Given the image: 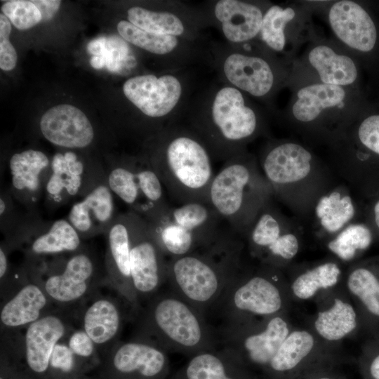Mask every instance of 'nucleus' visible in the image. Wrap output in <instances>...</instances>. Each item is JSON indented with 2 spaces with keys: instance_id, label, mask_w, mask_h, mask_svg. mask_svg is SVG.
<instances>
[{
  "instance_id": "nucleus-1",
  "label": "nucleus",
  "mask_w": 379,
  "mask_h": 379,
  "mask_svg": "<svg viewBox=\"0 0 379 379\" xmlns=\"http://www.w3.org/2000/svg\"><path fill=\"white\" fill-rule=\"evenodd\" d=\"M187 126L206 145L213 159L225 161L246 150L262 134V114L250 98L217 79L190 100Z\"/></svg>"
},
{
  "instance_id": "nucleus-2",
  "label": "nucleus",
  "mask_w": 379,
  "mask_h": 379,
  "mask_svg": "<svg viewBox=\"0 0 379 379\" xmlns=\"http://www.w3.org/2000/svg\"><path fill=\"white\" fill-rule=\"evenodd\" d=\"M244 239L230 227L207 246L168 259L169 290L206 316L245 265Z\"/></svg>"
},
{
  "instance_id": "nucleus-3",
  "label": "nucleus",
  "mask_w": 379,
  "mask_h": 379,
  "mask_svg": "<svg viewBox=\"0 0 379 379\" xmlns=\"http://www.w3.org/2000/svg\"><path fill=\"white\" fill-rule=\"evenodd\" d=\"M258 161L273 199L301 220L310 218L317 199L337 183L331 166L294 140H270Z\"/></svg>"
},
{
  "instance_id": "nucleus-4",
  "label": "nucleus",
  "mask_w": 379,
  "mask_h": 379,
  "mask_svg": "<svg viewBox=\"0 0 379 379\" xmlns=\"http://www.w3.org/2000/svg\"><path fill=\"white\" fill-rule=\"evenodd\" d=\"M146 158L171 198L179 205L208 204L214 178L212 157L199 137L178 122L153 135Z\"/></svg>"
},
{
  "instance_id": "nucleus-5",
  "label": "nucleus",
  "mask_w": 379,
  "mask_h": 379,
  "mask_svg": "<svg viewBox=\"0 0 379 379\" xmlns=\"http://www.w3.org/2000/svg\"><path fill=\"white\" fill-rule=\"evenodd\" d=\"M135 319L133 337L152 342L167 353L191 357L220 345L217 331L206 316L171 290L148 300Z\"/></svg>"
},
{
  "instance_id": "nucleus-6",
  "label": "nucleus",
  "mask_w": 379,
  "mask_h": 379,
  "mask_svg": "<svg viewBox=\"0 0 379 379\" xmlns=\"http://www.w3.org/2000/svg\"><path fill=\"white\" fill-rule=\"evenodd\" d=\"M273 199L258 159L247 150L226 160L210 185L208 204L244 239Z\"/></svg>"
},
{
  "instance_id": "nucleus-7",
  "label": "nucleus",
  "mask_w": 379,
  "mask_h": 379,
  "mask_svg": "<svg viewBox=\"0 0 379 379\" xmlns=\"http://www.w3.org/2000/svg\"><path fill=\"white\" fill-rule=\"evenodd\" d=\"M293 302L284 272L258 262L244 266L213 310L223 321H244L289 312Z\"/></svg>"
},
{
  "instance_id": "nucleus-8",
  "label": "nucleus",
  "mask_w": 379,
  "mask_h": 379,
  "mask_svg": "<svg viewBox=\"0 0 379 379\" xmlns=\"http://www.w3.org/2000/svg\"><path fill=\"white\" fill-rule=\"evenodd\" d=\"M208 50L209 65L215 71L217 79L249 98L267 100L280 87L283 79L280 65L258 42L241 46L212 42Z\"/></svg>"
},
{
  "instance_id": "nucleus-9",
  "label": "nucleus",
  "mask_w": 379,
  "mask_h": 379,
  "mask_svg": "<svg viewBox=\"0 0 379 379\" xmlns=\"http://www.w3.org/2000/svg\"><path fill=\"white\" fill-rule=\"evenodd\" d=\"M72 317L54 309L17 331L1 332V358L28 379H48L49 361L55 345L73 328Z\"/></svg>"
},
{
  "instance_id": "nucleus-10",
  "label": "nucleus",
  "mask_w": 379,
  "mask_h": 379,
  "mask_svg": "<svg viewBox=\"0 0 379 379\" xmlns=\"http://www.w3.org/2000/svg\"><path fill=\"white\" fill-rule=\"evenodd\" d=\"M222 221L208 204L192 202L171 206L159 217L147 222L168 259L211 244L224 230L221 226Z\"/></svg>"
},
{
  "instance_id": "nucleus-11",
  "label": "nucleus",
  "mask_w": 379,
  "mask_h": 379,
  "mask_svg": "<svg viewBox=\"0 0 379 379\" xmlns=\"http://www.w3.org/2000/svg\"><path fill=\"white\" fill-rule=\"evenodd\" d=\"M192 87L191 79L182 70L131 77L124 81L122 92L141 114L154 122L158 133L178 122L186 112Z\"/></svg>"
},
{
  "instance_id": "nucleus-12",
  "label": "nucleus",
  "mask_w": 379,
  "mask_h": 379,
  "mask_svg": "<svg viewBox=\"0 0 379 379\" xmlns=\"http://www.w3.org/2000/svg\"><path fill=\"white\" fill-rule=\"evenodd\" d=\"M295 326L289 312L244 321H223L219 345L248 369L260 373Z\"/></svg>"
},
{
  "instance_id": "nucleus-13",
  "label": "nucleus",
  "mask_w": 379,
  "mask_h": 379,
  "mask_svg": "<svg viewBox=\"0 0 379 379\" xmlns=\"http://www.w3.org/2000/svg\"><path fill=\"white\" fill-rule=\"evenodd\" d=\"M273 199L262 208L244 241L252 258L284 271L293 264L302 247L304 228L285 215Z\"/></svg>"
},
{
  "instance_id": "nucleus-14",
  "label": "nucleus",
  "mask_w": 379,
  "mask_h": 379,
  "mask_svg": "<svg viewBox=\"0 0 379 379\" xmlns=\"http://www.w3.org/2000/svg\"><path fill=\"white\" fill-rule=\"evenodd\" d=\"M106 180L113 194L131 211L147 221L159 217L171 207L163 185L146 157L128 159L115 166L108 173Z\"/></svg>"
},
{
  "instance_id": "nucleus-15",
  "label": "nucleus",
  "mask_w": 379,
  "mask_h": 379,
  "mask_svg": "<svg viewBox=\"0 0 379 379\" xmlns=\"http://www.w3.org/2000/svg\"><path fill=\"white\" fill-rule=\"evenodd\" d=\"M43 287L54 303L66 308L81 303L96 293L100 284L99 267L95 255L82 248L67 259H58L36 270Z\"/></svg>"
},
{
  "instance_id": "nucleus-16",
  "label": "nucleus",
  "mask_w": 379,
  "mask_h": 379,
  "mask_svg": "<svg viewBox=\"0 0 379 379\" xmlns=\"http://www.w3.org/2000/svg\"><path fill=\"white\" fill-rule=\"evenodd\" d=\"M341 346L325 342L308 326H294L261 373L265 379H293L321 364L342 361Z\"/></svg>"
},
{
  "instance_id": "nucleus-17",
  "label": "nucleus",
  "mask_w": 379,
  "mask_h": 379,
  "mask_svg": "<svg viewBox=\"0 0 379 379\" xmlns=\"http://www.w3.org/2000/svg\"><path fill=\"white\" fill-rule=\"evenodd\" d=\"M128 215L131 280L140 303L158 293L166 283L168 258L147 221L133 211H128Z\"/></svg>"
},
{
  "instance_id": "nucleus-18",
  "label": "nucleus",
  "mask_w": 379,
  "mask_h": 379,
  "mask_svg": "<svg viewBox=\"0 0 379 379\" xmlns=\"http://www.w3.org/2000/svg\"><path fill=\"white\" fill-rule=\"evenodd\" d=\"M168 353L148 340H119L102 359L103 379H168Z\"/></svg>"
},
{
  "instance_id": "nucleus-19",
  "label": "nucleus",
  "mask_w": 379,
  "mask_h": 379,
  "mask_svg": "<svg viewBox=\"0 0 379 379\" xmlns=\"http://www.w3.org/2000/svg\"><path fill=\"white\" fill-rule=\"evenodd\" d=\"M117 29L128 44L159 58L166 72L185 70L201 63L209 65L208 46L204 42L147 32L126 20H120Z\"/></svg>"
},
{
  "instance_id": "nucleus-20",
  "label": "nucleus",
  "mask_w": 379,
  "mask_h": 379,
  "mask_svg": "<svg viewBox=\"0 0 379 379\" xmlns=\"http://www.w3.org/2000/svg\"><path fill=\"white\" fill-rule=\"evenodd\" d=\"M126 20L147 32L198 42H203V30L207 28L199 6L178 0L166 1L152 8L131 6L126 11Z\"/></svg>"
},
{
  "instance_id": "nucleus-21",
  "label": "nucleus",
  "mask_w": 379,
  "mask_h": 379,
  "mask_svg": "<svg viewBox=\"0 0 379 379\" xmlns=\"http://www.w3.org/2000/svg\"><path fill=\"white\" fill-rule=\"evenodd\" d=\"M270 5L252 1L213 0L199 7L207 28L213 27L220 32L227 44L241 46L257 39Z\"/></svg>"
},
{
  "instance_id": "nucleus-22",
  "label": "nucleus",
  "mask_w": 379,
  "mask_h": 379,
  "mask_svg": "<svg viewBox=\"0 0 379 379\" xmlns=\"http://www.w3.org/2000/svg\"><path fill=\"white\" fill-rule=\"evenodd\" d=\"M312 300L316 312L308 327L321 339L334 345H342L347 338L361 332L357 310L343 281L337 286L318 294Z\"/></svg>"
},
{
  "instance_id": "nucleus-23",
  "label": "nucleus",
  "mask_w": 379,
  "mask_h": 379,
  "mask_svg": "<svg viewBox=\"0 0 379 379\" xmlns=\"http://www.w3.org/2000/svg\"><path fill=\"white\" fill-rule=\"evenodd\" d=\"M24 268L22 280L1 299V332L22 330L54 310L38 275L26 266Z\"/></svg>"
},
{
  "instance_id": "nucleus-24",
  "label": "nucleus",
  "mask_w": 379,
  "mask_h": 379,
  "mask_svg": "<svg viewBox=\"0 0 379 379\" xmlns=\"http://www.w3.org/2000/svg\"><path fill=\"white\" fill-rule=\"evenodd\" d=\"M347 88L321 82L305 86L296 93L291 114L297 126L328 137L327 118L347 105Z\"/></svg>"
},
{
  "instance_id": "nucleus-25",
  "label": "nucleus",
  "mask_w": 379,
  "mask_h": 379,
  "mask_svg": "<svg viewBox=\"0 0 379 379\" xmlns=\"http://www.w3.org/2000/svg\"><path fill=\"white\" fill-rule=\"evenodd\" d=\"M105 234V281L128 305L131 315L135 317L141 306L131 280L128 211L117 215Z\"/></svg>"
},
{
  "instance_id": "nucleus-26",
  "label": "nucleus",
  "mask_w": 379,
  "mask_h": 379,
  "mask_svg": "<svg viewBox=\"0 0 379 379\" xmlns=\"http://www.w3.org/2000/svg\"><path fill=\"white\" fill-rule=\"evenodd\" d=\"M344 284L359 314L361 332L379 339V259L352 262Z\"/></svg>"
},
{
  "instance_id": "nucleus-27",
  "label": "nucleus",
  "mask_w": 379,
  "mask_h": 379,
  "mask_svg": "<svg viewBox=\"0 0 379 379\" xmlns=\"http://www.w3.org/2000/svg\"><path fill=\"white\" fill-rule=\"evenodd\" d=\"M81 328L95 343L101 361L119 340L124 313L119 301L97 292L78 313Z\"/></svg>"
},
{
  "instance_id": "nucleus-28",
  "label": "nucleus",
  "mask_w": 379,
  "mask_h": 379,
  "mask_svg": "<svg viewBox=\"0 0 379 379\" xmlns=\"http://www.w3.org/2000/svg\"><path fill=\"white\" fill-rule=\"evenodd\" d=\"M44 137L53 145L67 148H83L93 140V126L86 115L68 104L54 106L40 120Z\"/></svg>"
},
{
  "instance_id": "nucleus-29",
  "label": "nucleus",
  "mask_w": 379,
  "mask_h": 379,
  "mask_svg": "<svg viewBox=\"0 0 379 379\" xmlns=\"http://www.w3.org/2000/svg\"><path fill=\"white\" fill-rule=\"evenodd\" d=\"M356 206L348 185L337 182L316 201L308 220L319 240L325 244L354 222Z\"/></svg>"
},
{
  "instance_id": "nucleus-30",
  "label": "nucleus",
  "mask_w": 379,
  "mask_h": 379,
  "mask_svg": "<svg viewBox=\"0 0 379 379\" xmlns=\"http://www.w3.org/2000/svg\"><path fill=\"white\" fill-rule=\"evenodd\" d=\"M113 194L105 180L98 182L81 201L73 204L67 220L82 239L106 234L117 216Z\"/></svg>"
},
{
  "instance_id": "nucleus-31",
  "label": "nucleus",
  "mask_w": 379,
  "mask_h": 379,
  "mask_svg": "<svg viewBox=\"0 0 379 379\" xmlns=\"http://www.w3.org/2000/svg\"><path fill=\"white\" fill-rule=\"evenodd\" d=\"M342 262L334 256L313 262L291 264L284 270L294 302L313 300L344 280Z\"/></svg>"
},
{
  "instance_id": "nucleus-32",
  "label": "nucleus",
  "mask_w": 379,
  "mask_h": 379,
  "mask_svg": "<svg viewBox=\"0 0 379 379\" xmlns=\"http://www.w3.org/2000/svg\"><path fill=\"white\" fill-rule=\"evenodd\" d=\"M328 18L335 35L348 47L368 52L375 46V25L359 4L350 0L336 1L329 8Z\"/></svg>"
},
{
  "instance_id": "nucleus-33",
  "label": "nucleus",
  "mask_w": 379,
  "mask_h": 379,
  "mask_svg": "<svg viewBox=\"0 0 379 379\" xmlns=\"http://www.w3.org/2000/svg\"><path fill=\"white\" fill-rule=\"evenodd\" d=\"M169 379H257L253 372L227 350L198 353Z\"/></svg>"
},
{
  "instance_id": "nucleus-34",
  "label": "nucleus",
  "mask_w": 379,
  "mask_h": 379,
  "mask_svg": "<svg viewBox=\"0 0 379 379\" xmlns=\"http://www.w3.org/2000/svg\"><path fill=\"white\" fill-rule=\"evenodd\" d=\"M49 166L48 158L39 150L30 149L14 154L9 161L14 194L25 201L37 199L50 175Z\"/></svg>"
},
{
  "instance_id": "nucleus-35",
  "label": "nucleus",
  "mask_w": 379,
  "mask_h": 379,
  "mask_svg": "<svg viewBox=\"0 0 379 379\" xmlns=\"http://www.w3.org/2000/svg\"><path fill=\"white\" fill-rule=\"evenodd\" d=\"M87 172L74 152L56 153L51 161V173L45 186L48 198L55 203L65 202L81 194L86 187L91 190L87 185Z\"/></svg>"
},
{
  "instance_id": "nucleus-36",
  "label": "nucleus",
  "mask_w": 379,
  "mask_h": 379,
  "mask_svg": "<svg viewBox=\"0 0 379 379\" xmlns=\"http://www.w3.org/2000/svg\"><path fill=\"white\" fill-rule=\"evenodd\" d=\"M82 239L65 219L53 222L44 232L29 234L24 241L27 242V262H35L44 256L75 253L81 249Z\"/></svg>"
},
{
  "instance_id": "nucleus-37",
  "label": "nucleus",
  "mask_w": 379,
  "mask_h": 379,
  "mask_svg": "<svg viewBox=\"0 0 379 379\" xmlns=\"http://www.w3.org/2000/svg\"><path fill=\"white\" fill-rule=\"evenodd\" d=\"M307 60L321 83L347 88L357 80L358 72L353 60L328 45L314 46Z\"/></svg>"
},
{
  "instance_id": "nucleus-38",
  "label": "nucleus",
  "mask_w": 379,
  "mask_h": 379,
  "mask_svg": "<svg viewBox=\"0 0 379 379\" xmlns=\"http://www.w3.org/2000/svg\"><path fill=\"white\" fill-rule=\"evenodd\" d=\"M298 16L291 6L270 5L266 10L256 41L273 53H281L288 44V29Z\"/></svg>"
},
{
  "instance_id": "nucleus-39",
  "label": "nucleus",
  "mask_w": 379,
  "mask_h": 379,
  "mask_svg": "<svg viewBox=\"0 0 379 379\" xmlns=\"http://www.w3.org/2000/svg\"><path fill=\"white\" fill-rule=\"evenodd\" d=\"M371 230L362 223L352 222L326 243V248L340 262L354 261L371 244Z\"/></svg>"
},
{
  "instance_id": "nucleus-40",
  "label": "nucleus",
  "mask_w": 379,
  "mask_h": 379,
  "mask_svg": "<svg viewBox=\"0 0 379 379\" xmlns=\"http://www.w3.org/2000/svg\"><path fill=\"white\" fill-rule=\"evenodd\" d=\"M89 371L90 368L70 350L65 338L55 345L49 361L48 379H75Z\"/></svg>"
},
{
  "instance_id": "nucleus-41",
  "label": "nucleus",
  "mask_w": 379,
  "mask_h": 379,
  "mask_svg": "<svg viewBox=\"0 0 379 379\" xmlns=\"http://www.w3.org/2000/svg\"><path fill=\"white\" fill-rule=\"evenodd\" d=\"M1 11L14 27L20 30L29 29L41 21V13L32 1H8L2 5Z\"/></svg>"
},
{
  "instance_id": "nucleus-42",
  "label": "nucleus",
  "mask_w": 379,
  "mask_h": 379,
  "mask_svg": "<svg viewBox=\"0 0 379 379\" xmlns=\"http://www.w3.org/2000/svg\"><path fill=\"white\" fill-rule=\"evenodd\" d=\"M65 340L73 353L91 370L100 366L101 359L95 343L81 327L72 328Z\"/></svg>"
},
{
  "instance_id": "nucleus-43",
  "label": "nucleus",
  "mask_w": 379,
  "mask_h": 379,
  "mask_svg": "<svg viewBox=\"0 0 379 379\" xmlns=\"http://www.w3.org/2000/svg\"><path fill=\"white\" fill-rule=\"evenodd\" d=\"M358 364L364 379H379V339L367 338L362 343Z\"/></svg>"
},
{
  "instance_id": "nucleus-44",
  "label": "nucleus",
  "mask_w": 379,
  "mask_h": 379,
  "mask_svg": "<svg viewBox=\"0 0 379 379\" xmlns=\"http://www.w3.org/2000/svg\"><path fill=\"white\" fill-rule=\"evenodd\" d=\"M11 25L9 20L4 15H0V68L4 71H10L16 65L18 55L14 46L9 41Z\"/></svg>"
},
{
  "instance_id": "nucleus-45",
  "label": "nucleus",
  "mask_w": 379,
  "mask_h": 379,
  "mask_svg": "<svg viewBox=\"0 0 379 379\" xmlns=\"http://www.w3.org/2000/svg\"><path fill=\"white\" fill-rule=\"evenodd\" d=\"M358 143L379 155V115H371L364 119L356 132Z\"/></svg>"
},
{
  "instance_id": "nucleus-46",
  "label": "nucleus",
  "mask_w": 379,
  "mask_h": 379,
  "mask_svg": "<svg viewBox=\"0 0 379 379\" xmlns=\"http://www.w3.org/2000/svg\"><path fill=\"white\" fill-rule=\"evenodd\" d=\"M342 361H331L317 366L293 379H346L338 370Z\"/></svg>"
},
{
  "instance_id": "nucleus-47",
  "label": "nucleus",
  "mask_w": 379,
  "mask_h": 379,
  "mask_svg": "<svg viewBox=\"0 0 379 379\" xmlns=\"http://www.w3.org/2000/svg\"><path fill=\"white\" fill-rule=\"evenodd\" d=\"M32 1L39 10L42 21L51 20L59 10L61 4V1L58 0H35Z\"/></svg>"
},
{
  "instance_id": "nucleus-48",
  "label": "nucleus",
  "mask_w": 379,
  "mask_h": 379,
  "mask_svg": "<svg viewBox=\"0 0 379 379\" xmlns=\"http://www.w3.org/2000/svg\"><path fill=\"white\" fill-rule=\"evenodd\" d=\"M8 249L4 245L0 247V286L4 288L10 280L12 273L8 262ZM0 288V289H1Z\"/></svg>"
},
{
  "instance_id": "nucleus-49",
  "label": "nucleus",
  "mask_w": 379,
  "mask_h": 379,
  "mask_svg": "<svg viewBox=\"0 0 379 379\" xmlns=\"http://www.w3.org/2000/svg\"><path fill=\"white\" fill-rule=\"evenodd\" d=\"M106 40L104 37L94 39L87 45L88 52L93 56H101L106 48Z\"/></svg>"
},
{
  "instance_id": "nucleus-50",
  "label": "nucleus",
  "mask_w": 379,
  "mask_h": 379,
  "mask_svg": "<svg viewBox=\"0 0 379 379\" xmlns=\"http://www.w3.org/2000/svg\"><path fill=\"white\" fill-rule=\"evenodd\" d=\"M91 65L95 69H101L105 65V60L102 56H93L90 60Z\"/></svg>"
},
{
  "instance_id": "nucleus-51",
  "label": "nucleus",
  "mask_w": 379,
  "mask_h": 379,
  "mask_svg": "<svg viewBox=\"0 0 379 379\" xmlns=\"http://www.w3.org/2000/svg\"><path fill=\"white\" fill-rule=\"evenodd\" d=\"M373 215L375 223L379 230V200H378L374 204Z\"/></svg>"
},
{
  "instance_id": "nucleus-52",
  "label": "nucleus",
  "mask_w": 379,
  "mask_h": 379,
  "mask_svg": "<svg viewBox=\"0 0 379 379\" xmlns=\"http://www.w3.org/2000/svg\"><path fill=\"white\" fill-rule=\"evenodd\" d=\"M75 379H94V378H90V377H88L86 375H83V376H81V377H79L77 378H75Z\"/></svg>"
}]
</instances>
